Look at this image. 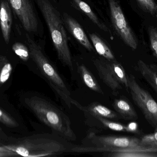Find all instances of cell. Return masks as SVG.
<instances>
[{"mask_svg": "<svg viewBox=\"0 0 157 157\" xmlns=\"http://www.w3.org/2000/svg\"><path fill=\"white\" fill-rule=\"evenodd\" d=\"M29 108L40 121L50 128L53 133L71 142L76 140L69 116L52 101L42 96L25 99Z\"/></svg>", "mask_w": 157, "mask_h": 157, "instance_id": "cell-1", "label": "cell"}, {"mask_svg": "<svg viewBox=\"0 0 157 157\" xmlns=\"http://www.w3.org/2000/svg\"><path fill=\"white\" fill-rule=\"evenodd\" d=\"M48 26L58 58L73 72V62L62 16L51 0H36Z\"/></svg>", "mask_w": 157, "mask_h": 157, "instance_id": "cell-2", "label": "cell"}, {"mask_svg": "<svg viewBox=\"0 0 157 157\" xmlns=\"http://www.w3.org/2000/svg\"><path fill=\"white\" fill-rule=\"evenodd\" d=\"M73 145L53 133L29 136L21 141L20 144L6 147L23 156H54L70 153Z\"/></svg>", "mask_w": 157, "mask_h": 157, "instance_id": "cell-3", "label": "cell"}, {"mask_svg": "<svg viewBox=\"0 0 157 157\" xmlns=\"http://www.w3.org/2000/svg\"><path fill=\"white\" fill-rule=\"evenodd\" d=\"M26 36L30 57L36 65L50 87L70 108L72 105L78 108L80 103L71 97L68 86L56 67L44 54L41 47L28 34H27Z\"/></svg>", "mask_w": 157, "mask_h": 157, "instance_id": "cell-4", "label": "cell"}, {"mask_svg": "<svg viewBox=\"0 0 157 157\" xmlns=\"http://www.w3.org/2000/svg\"><path fill=\"white\" fill-rule=\"evenodd\" d=\"M128 88L132 98L143 112L146 120L157 130V102L151 95L139 84L132 75L127 76Z\"/></svg>", "mask_w": 157, "mask_h": 157, "instance_id": "cell-5", "label": "cell"}, {"mask_svg": "<svg viewBox=\"0 0 157 157\" xmlns=\"http://www.w3.org/2000/svg\"><path fill=\"white\" fill-rule=\"evenodd\" d=\"M79 145L85 147L109 148H136L144 146L137 137L115 135H99L93 132L88 133Z\"/></svg>", "mask_w": 157, "mask_h": 157, "instance_id": "cell-6", "label": "cell"}, {"mask_svg": "<svg viewBox=\"0 0 157 157\" xmlns=\"http://www.w3.org/2000/svg\"><path fill=\"white\" fill-rule=\"evenodd\" d=\"M111 21L115 32L124 43L133 49H136L138 41L118 0H108Z\"/></svg>", "mask_w": 157, "mask_h": 157, "instance_id": "cell-7", "label": "cell"}, {"mask_svg": "<svg viewBox=\"0 0 157 157\" xmlns=\"http://www.w3.org/2000/svg\"><path fill=\"white\" fill-rule=\"evenodd\" d=\"M24 29L30 33H36L39 26L38 19L31 0H7Z\"/></svg>", "mask_w": 157, "mask_h": 157, "instance_id": "cell-8", "label": "cell"}, {"mask_svg": "<svg viewBox=\"0 0 157 157\" xmlns=\"http://www.w3.org/2000/svg\"><path fill=\"white\" fill-rule=\"evenodd\" d=\"M94 66L98 71L99 77L103 83L112 90L113 94L117 95L122 88L121 84L116 79L107 64L106 59L100 57L93 61Z\"/></svg>", "mask_w": 157, "mask_h": 157, "instance_id": "cell-9", "label": "cell"}, {"mask_svg": "<svg viewBox=\"0 0 157 157\" xmlns=\"http://www.w3.org/2000/svg\"><path fill=\"white\" fill-rule=\"evenodd\" d=\"M65 26L71 33L74 37L77 40L80 44L90 51H93L94 48L90 43L87 36L80 24L66 13H63L62 16Z\"/></svg>", "mask_w": 157, "mask_h": 157, "instance_id": "cell-10", "label": "cell"}, {"mask_svg": "<svg viewBox=\"0 0 157 157\" xmlns=\"http://www.w3.org/2000/svg\"><path fill=\"white\" fill-rule=\"evenodd\" d=\"M78 108L83 111L84 114L91 116L101 117L110 120H119L121 118L115 111L112 110L97 102H93L86 107L80 105Z\"/></svg>", "mask_w": 157, "mask_h": 157, "instance_id": "cell-11", "label": "cell"}, {"mask_svg": "<svg viewBox=\"0 0 157 157\" xmlns=\"http://www.w3.org/2000/svg\"><path fill=\"white\" fill-rule=\"evenodd\" d=\"M0 25L4 40L8 44L12 30V15L9 3L6 0H2L0 3Z\"/></svg>", "mask_w": 157, "mask_h": 157, "instance_id": "cell-12", "label": "cell"}, {"mask_svg": "<svg viewBox=\"0 0 157 157\" xmlns=\"http://www.w3.org/2000/svg\"><path fill=\"white\" fill-rule=\"evenodd\" d=\"M114 111L124 120H136L138 115L133 106L124 98L115 99L112 104Z\"/></svg>", "mask_w": 157, "mask_h": 157, "instance_id": "cell-13", "label": "cell"}, {"mask_svg": "<svg viewBox=\"0 0 157 157\" xmlns=\"http://www.w3.org/2000/svg\"><path fill=\"white\" fill-rule=\"evenodd\" d=\"M137 67L142 76L157 94V66L147 64L142 60L137 61Z\"/></svg>", "mask_w": 157, "mask_h": 157, "instance_id": "cell-14", "label": "cell"}, {"mask_svg": "<svg viewBox=\"0 0 157 157\" xmlns=\"http://www.w3.org/2000/svg\"><path fill=\"white\" fill-rule=\"evenodd\" d=\"M72 2L76 8L84 13L99 28L111 33L109 29L98 18L87 3L82 0H72Z\"/></svg>", "mask_w": 157, "mask_h": 157, "instance_id": "cell-15", "label": "cell"}, {"mask_svg": "<svg viewBox=\"0 0 157 157\" xmlns=\"http://www.w3.org/2000/svg\"><path fill=\"white\" fill-rule=\"evenodd\" d=\"M78 70L83 82L88 88L96 93L101 95L104 94L95 77L84 65H78Z\"/></svg>", "mask_w": 157, "mask_h": 157, "instance_id": "cell-16", "label": "cell"}, {"mask_svg": "<svg viewBox=\"0 0 157 157\" xmlns=\"http://www.w3.org/2000/svg\"><path fill=\"white\" fill-rule=\"evenodd\" d=\"M85 116H86L88 120L98 122V124L95 127H102L104 129H109L115 131L130 133L128 125H124L122 124L116 122L111 120L101 117H96L88 114H85Z\"/></svg>", "mask_w": 157, "mask_h": 157, "instance_id": "cell-17", "label": "cell"}, {"mask_svg": "<svg viewBox=\"0 0 157 157\" xmlns=\"http://www.w3.org/2000/svg\"><path fill=\"white\" fill-rule=\"evenodd\" d=\"M90 38L94 49L101 57L109 60H115V56L107 44L97 34H90Z\"/></svg>", "mask_w": 157, "mask_h": 157, "instance_id": "cell-18", "label": "cell"}, {"mask_svg": "<svg viewBox=\"0 0 157 157\" xmlns=\"http://www.w3.org/2000/svg\"><path fill=\"white\" fill-rule=\"evenodd\" d=\"M107 64L112 72L118 82L124 86L127 89L128 88V78L125 70L122 65L116 60H109L106 59Z\"/></svg>", "mask_w": 157, "mask_h": 157, "instance_id": "cell-19", "label": "cell"}, {"mask_svg": "<svg viewBox=\"0 0 157 157\" xmlns=\"http://www.w3.org/2000/svg\"><path fill=\"white\" fill-rule=\"evenodd\" d=\"M13 67L6 57L0 55V87L10 78Z\"/></svg>", "mask_w": 157, "mask_h": 157, "instance_id": "cell-20", "label": "cell"}, {"mask_svg": "<svg viewBox=\"0 0 157 157\" xmlns=\"http://www.w3.org/2000/svg\"><path fill=\"white\" fill-rule=\"evenodd\" d=\"M140 7L157 19V4L155 0H136Z\"/></svg>", "mask_w": 157, "mask_h": 157, "instance_id": "cell-21", "label": "cell"}, {"mask_svg": "<svg viewBox=\"0 0 157 157\" xmlns=\"http://www.w3.org/2000/svg\"><path fill=\"white\" fill-rule=\"evenodd\" d=\"M12 49L14 52L24 61H28L30 57L29 49L22 43L20 42L14 43L13 45Z\"/></svg>", "mask_w": 157, "mask_h": 157, "instance_id": "cell-22", "label": "cell"}, {"mask_svg": "<svg viewBox=\"0 0 157 157\" xmlns=\"http://www.w3.org/2000/svg\"><path fill=\"white\" fill-rule=\"evenodd\" d=\"M112 157H157V152H132L116 153L109 155Z\"/></svg>", "mask_w": 157, "mask_h": 157, "instance_id": "cell-23", "label": "cell"}, {"mask_svg": "<svg viewBox=\"0 0 157 157\" xmlns=\"http://www.w3.org/2000/svg\"><path fill=\"white\" fill-rule=\"evenodd\" d=\"M140 140L142 145L157 148V130L153 133L144 135Z\"/></svg>", "mask_w": 157, "mask_h": 157, "instance_id": "cell-24", "label": "cell"}, {"mask_svg": "<svg viewBox=\"0 0 157 157\" xmlns=\"http://www.w3.org/2000/svg\"><path fill=\"white\" fill-rule=\"evenodd\" d=\"M0 122L9 128H16L19 126L18 123L8 113L0 108Z\"/></svg>", "mask_w": 157, "mask_h": 157, "instance_id": "cell-25", "label": "cell"}, {"mask_svg": "<svg viewBox=\"0 0 157 157\" xmlns=\"http://www.w3.org/2000/svg\"><path fill=\"white\" fill-rule=\"evenodd\" d=\"M148 32L150 48L154 56L157 59V28L150 26Z\"/></svg>", "mask_w": 157, "mask_h": 157, "instance_id": "cell-26", "label": "cell"}, {"mask_svg": "<svg viewBox=\"0 0 157 157\" xmlns=\"http://www.w3.org/2000/svg\"><path fill=\"white\" fill-rule=\"evenodd\" d=\"M130 133H137L139 132L137 131V125L136 123L132 122L129 124L128 125Z\"/></svg>", "mask_w": 157, "mask_h": 157, "instance_id": "cell-27", "label": "cell"}, {"mask_svg": "<svg viewBox=\"0 0 157 157\" xmlns=\"http://www.w3.org/2000/svg\"><path fill=\"white\" fill-rule=\"evenodd\" d=\"M2 128H1V127H0V132L1 131H2Z\"/></svg>", "mask_w": 157, "mask_h": 157, "instance_id": "cell-28", "label": "cell"}]
</instances>
